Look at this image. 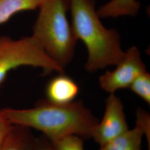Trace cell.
Returning a JSON list of instances; mask_svg holds the SVG:
<instances>
[{"instance_id":"6da1fadb","label":"cell","mask_w":150,"mask_h":150,"mask_svg":"<svg viewBox=\"0 0 150 150\" xmlns=\"http://www.w3.org/2000/svg\"><path fill=\"white\" fill-rule=\"evenodd\" d=\"M4 111L13 125L40 131L52 142L69 135L91 138L99 121L81 100L59 105L45 100L31 108Z\"/></svg>"},{"instance_id":"7a4b0ae2","label":"cell","mask_w":150,"mask_h":150,"mask_svg":"<svg viewBox=\"0 0 150 150\" xmlns=\"http://www.w3.org/2000/svg\"><path fill=\"white\" fill-rule=\"evenodd\" d=\"M69 3L71 26L76 38L87 49L86 71L93 72L116 66L125 55L121 36L116 30L103 26L95 9V1L69 0Z\"/></svg>"},{"instance_id":"3957f363","label":"cell","mask_w":150,"mask_h":150,"mask_svg":"<svg viewBox=\"0 0 150 150\" xmlns=\"http://www.w3.org/2000/svg\"><path fill=\"white\" fill-rule=\"evenodd\" d=\"M32 35L52 59L64 67L73 59L77 39L67 18L69 0H43Z\"/></svg>"},{"instance_id":"277c9868","label":"cell","mask_w":150,"mask_h":150,"mask_svg":"<svg viewBox=\"0 0 150 150\" xmlns=\"http://www.w3.org/2000/svg\"><path fill=\"white\" fill-rule=\"evenodd\" d=\"M21 66L41 68L45 75L64 72V69L49 57L32 35L17 40L0 36V87L11 71Z\"/></svg>"},{"instance_id":"5b68a950","label":"cell","mask_w":150,"mask_h":150,"mask_svg":"<svg viewBox=\"0 0 150 150\" xmlns=\"http://www.w3.org/2000/svg\"><path fill=\"white\" fill-rule=\"evenodd\" d=\"M112 71H107L98 80L100 87L110 93L120 89L129 88L134 81L146 71L139 50L136 46L129 48L125 55Z\"/></svg>"},{"instance_id":"8992f818","label":"cell","mask_w":150,"mask_h":150,"mask_svg":"<svg viewBox=\"0 0 150 150\" xmlns=\"http://www.w3.org/2000/svg\"><path fill=\"white\" fill-rule=\"evenodd\" d=\"M129 129L121 100L115 93H110L105 101L103 118L93 129L91 138L101 146Z\"/></svg>"},{"instance_id":"52a82bcc","label":"cell","mask_w":150,"mask_h":150,"mask_svg":"<svg viewBox=\"0 0 150 150\" xmlns=\"http://www.w3.org/2000/svg\"><path fill=\"white\" fill-rule=\"evenodd\" d=\"M79 92L77 83L64 73L52 79L46 88V100L59 105H66L74 101Z\"/></svg>"},{"instance_id":"ba28073f","label":"cell","mask_w":150,"mask_h":150,"mask_svg":"<svg viewBox=\"0 0 150 150\" xmlns=\"http://www.w3.org/2000/svg\"><path fill=\"white\" fill-rule=\"evenodd\" d=\"M36 139L29 128L15 125L0 146V150H35Z\"/></svg>"},{"instance_id":"9c48e42d","label":"cell","mask_w":150,"mask_h":150,"mask_svg":"<svg viewBox=\"0 0 150 150\" xmlns=\"http://www.w3.org/2000/svg\"><path fill=\"white\" fill-rule=\"evenodd\" d=\"M141 7L137 0H111L101 6L97 13L100 18L136 16Z\"/></svg>"},{"instance_id":"30bf717a","label":"cell","mask_w":150,"mask_h":150,"mask_svg":"<svg viewBox=\"0 0 150 150\" xmlns=\"http://www.w3.org/2000/svg\"><path fill=\"white\" fill-rule=\"evenodd\" d=\"M144 133L137 126L100 146V150H141Z\"/></svg>"},{"instance_id":"8fae6325","label":"cell","mask_w":150,"mask_h":150,"mask_svg":"<svg viewBox=\"0 0 150 150\" xmlns=\"http://www.w3.org/2000/svg\"><path fill=\"white\" fill-rule=\"evenodd\" d=\"M43 0H0V25L17 13L38 8Z\"/></svg>"},{"instance_id":"7c38bea8","label":"cell","mask_w":150,"mask_h":150,"mask_svg":"<svg viewBox=\"0 0 150 150\" xmlns=\"http://www.w3.org/2000/svg\"><path fill=\"white\" fill-rule=\"evenodd\" d=\"M129 88L150 105V75L147 71L139 76Z\"/></svg>"},{"instance_id":"4fadbf2b","label":"cell","mask_w":150,"mask_h":150,"mask_svg":"<svg viewBox=\"0 0 150 150\" xmlns=\"http://www.w3.org/2000/svg\"><path fill=\"white\" fill-rule=\"evenodd\" d=\"M52 143L57 150H84L83 140L76 135L67 136Z\"/></svg>"},{"instance_id":"5bb4252c","label":"cell","mask_w":150,"mask_h":150,"mask_svg":"<svg viewBox=\"0 0 150 150\" xmlns=\"http://www.w3.org/2000/svg\"><path fill=\"white\" fill-rule=\"evenodd\" d=\"M136 125L142 129L144 136L147 138L150 147V117L149 113L144 110L139 108L136 111Z\"/></svg>"},{"instance_id":"9a60e30c","label":"cell","mask_w":150,"mask_h":150,"mask_svg":"<svg viewBox=\"0 0 150 150\" xmlns=\"http://www.w3.org/2000/svg\"><path fill=\"white\" fill-rule=\"evenodd\" d=\"M13 125L7 117L4 109H0V146L8 134Z\"/></svg>"},{"instance_id":"2e32d148","label":"cell","mask_w":150,"mask_h":150,"mask_svg":"<svg viewBox=\"0 0 150 150\" xmlns=\"http://www.w3.org/2000/svg\"><path fill=\"white\" fill-rule=\"evenodd\" d=\"M35 150H57L54 144L45 136V138L36 139Z\"/></svg>"},{"instance_id":"e0dca14e","label":"cell","mask_w":150,"mask_h":150,"mask_svg":"<svg viewBox=\"0 0 150 150\" xmlns=\"http://www.w3.org/2000/svg\"><path fill=\"white\" fill-rule=\"evenodd\" d=\"M149 150H150V149H149Z\"/></svg>"}]
</instances>
